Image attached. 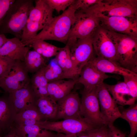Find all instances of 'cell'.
Returning a JSON list of instances; mask_svg holds the SVG:
<instances>
[{"mask_svg": "<svg viewBox=\"0 0 137 137\" xmlns=\"http://www.w3.org/2000/svg\"><path fill=\"white\" fill-rule=\"evenodd\" d=\"M76 11L73 3L61 14L53 17L34 39L25 45L29 46L32 42L39 40H54L66 45Z\"/></svg>", "mask_w": 137, "mask_h": 137, "instance_id": "cell-1", "label": "cell"}, {"mask_svg": "<svg viewBox=\"0 0 137 137\" xmlns=\"http://www.w3.org/2000/svg\"><path fill=\"white\" fill-rule=\"evenodd\" d=\"M33 0H15L0 26V33L10 34L21 40L30 13L34 7Z\"/></svg>", "mask_w": 137, "mask_h": 137, "instance_id": "cell-2", "label": "cell"}, {"mask_svg": "<svg viewBox=\"0 0 137 137\" xmlns=\"http://www.w3.org/2000/svg\"><path fill=\"white\" fill-rule=\"evenodd\" d=\"M106 30L116 46L118 64L137 73V38Z\"/></svg>", "mask_w": 137, "mask_h": 137, "instance_id": "cell-3", "label": "cell"}, {"mask_svg": "<svg viewBox=\"0 0 137 137\" xmlns=\"http://www.w3.org/2000/svg\"><path fill=\"white\" fill-rule=\"evenodd\" d=\"M99 27V18L95 12L89 8L77 10L66 45L70 48L78 39L92 36Z\"/></svg>", "mask_w": 137, "mask_h": 137, "instance_id": "cell-4", "label": "cell"}, {"mask_svg": "<svg viewBox=\"0 0 137 137\" xmlns=\"http://www.w3.org/2000/svg\"><path fill=\"white\" fill-rule=\"evenodd\" d=\"M108 16H123L137 19V0H100L89 8Z\"/></svg>", "mask_w": 137, "mask_h": 137, "instance_id": "cell-5", "label": "cell"}, {"mask_svg": "<svg viewBox=\"0 0 137 137\" xmlns=\"http://www.w3.org/2000/svg\"><path fill=\"white\" fill-rule=\"evenodd\" d=\"M36 124L46 130L67 135L86 132L96 128L82 117L58 121L45 120L38 122Z\"/></svg>", "mask_w": 137, "mask_h": 137, "instance_id": "cell-6", "label": "cell"}, {"mask_svg": "<svg viewBox=\"0 0 137 137\" xmlns=\"http://www.w3.org/2000/svg\"><path fill=\"white\" fill-rule=\"evenodd\" d=\"M28 72L23 62L16 60L8 74L0 78V88L9 94L30 82Z\"/></svg>", "mask_w": 137, "mask_h": 137, "instance_id": "cell-7", "label": "cell"}, {"mask_svg": "<svg viewBox=\"0 0 137 137\" xmlns=\"http://www.w3.org/2000/svg\"><path fill=\"white\" fill-rule=\"evenodd\" d=\"M99 26L109 31L137 38V19L123 16H108L96 13Z\"/></svg>", "mask_w": 137, "mask_h": 137, "instance_id": "cell-8", "label": "cell"}, {"mask_svg": "<svg viewBox=\"0 0 137 137\" xmlns=\"http://www.w3.org/2000/svg\"><path fill=\"white\" fill-rule=\"evenodd\" d=\"M95 89L89 91H83L80 111L81 116L97 127L105 125L100 110Z\"/></svg>", "mask_w": 137, "mask_h": 137, "instance_id": "cell-9", "label": "cell"}, {"mask_svg": "<svg viewBox=\"0 0 137 137\" xmlns=\"http://www.w3.org/2000/svg\"><path fill=\"white\" fill-rule=\"evenodd\" d=\"M92 38L95 56L106 59L118 64L116 46L107 31L99 27L94 32Z\"/></svg>", "mask_w": 137, "mask_h": 137, "instance_id": "cell-10", "label": "cell"}, {"mask_svg": "<svg viewBox=\"0 0 137 137\" xmlns=\"http://www.w3.org/2000/svg\"><path fill=\"white\" fill-rule=\"evenodd\" d=\"M95 91L105 125H113L114 121L121 116V113L117 104L110 94L104 82L95 89Z\"/></svg>", "mask_w": 137, "mask_h": 137, "instance_id": "cell-11", "label": "cell"}, {"mask_svg": "<svg viewBox=\"0 0 137 137\" xmlns=\"http://www.w3.org/2000/svg\"><path fill=\"white\" fill-rule=\"evenodd\" d=\"M70 49L71 59L79 75L83 67L95 55L92 36L78 39Z\"/></svg>", "mask_w": 137, "mask_h": 137, "instance_id": "cell-12", "label": "cell"}, {"mask_svg": "<svg viewBox=\"0 0 137 137\" xmlns=\"http://www.w3.org/2000/svg\"><path fill=\"white\" fill-rule=\"evenodd\" d=\"M57 102V111L54 120L82 117L81 114V100L77 92L71 91Z\"/></svg>", "mask_w": 137, "mask_h": 137, "instance_id": "cell-13", "label": "cell"}, {"mask_svg": "<svg viewBox=\"0 0 137 137\" xmlns=\"http://www.w3.org/2000/svg\"><path fill=\"white\" fill-rule=\"evenodd\" d=\"M106 73L98 70L89 61L82 68L78 79V83L82 84L83 91H89L94 90L109 78Z\"/></svg>", "mask_w": 137, "mask_h": 137, "instance_id": "cell-14", "label": "cell"}, {"mask_svg": "<svg viewBox=\"0 0 137 137\" xmlns=\"http://www.w3.org/2000/svg\"><path fill=\"white\" fill-rule=\"evenodd\" d=\"M9 98L17 114L25 110L35 107L39 98L35 94L30 83L9 94Z\"/></svg>", "mask_w": 137, "mask_h": 137, "instance_id": "cell-15", "label": "cell"}, {"mask_svg": "<svg viewBox=\"0 0 137 137\" xmlns=\"http://www.w3.org/2000/svg\"><path fill=\"white\" fill-rule=\"evenodd\" d=\"M35 1V6L31 11L28 20L42 30L53 18L54 10L45 0Z\"/></svg>", "mask_w": 137, "mask_h": 137, "instance_id": "cell-16", "label": "cell"}, {"mask_svg": "<svg viewBox=\"0 0 137 137\" xmlns=\"http://www.w3.org/2000/svg\"><path fill=\"white\" fill-rule=\"evenodd\" d=\"M31 47L26 46L20 39L16 37L8 39L0 48V56H6L15 60L24 62Z\"/></svg>", "mask_w": 137, "mask_h": 137, "instance_id": "cell-17", "label": "cell"}, {"mask_svg": "<svg viewBox=\"0 0 137 137\" xmlns=\"http://www.w3.org/2000/svg\"><path fill=\"white\" fill-rule=\"evenodd\" d=\"M55 59L61 69L65 79H78L79 74L72 61L70 49L67 45L60 48Z\"/></svg>", "mask_w": 137, "mask_h": 137, "instance_id": "cell-18", "label": "cell"}, {"mask_svg": "<svg viewBox=\"0 0 137 137\" xmlns=\"http://www.w3.org/2000/svg\"><path fill=\"white\" fill-rule=\"evenodd\" d=\"M77 83L78 79H62L49 82L47 86L49 96L57 102L72 91Z\"/></svg>", "mask_w": 137, "mask_h": 137, "instance_id": "cell-19", "label": "cell"}, {"mask_svg": "<svg viewBox=\"0 0 137 137\" xmlns=\"http://www.w3.org/2000/svg\"><path fill=\"white\" fill-rule=\"evenodd\" d=\"M90 61L98 70L106 74H114L123 76L137 75V73L124 68L112 61L102 57L95 56Z\"/></svg>", "mask_w": 137, "mask_h": 137, "instance_id": "cell-20", "label": "cell"}, {"mask_svg": "<svg viewBox=\"0 0 137 137\" xmlns=\"http://www.w3.org/2000/svg\"><path fill=\"white\" fill-rule=\"evenodd\" d=\"M16 114L9 97H0V128L3 132L13 126Z\"/></svg>", "mask_w": 137, "mask_h": 137, "instance_id": "cell-21", "label": "cell"}, {"mask_svg": "<svg viewBox=\"0 0 137 137\" xmlns=\"http://www.w3.org/2000/svg\"><path fill=\"white\" fill-rule=\"evenodd\" d=\"M107 90L112 95L117 104L122 106L131 105L135 100L130 95L124 82L119 81L115 84L109 85L105 83Z\"/></svg>", "mask_w": 137, "mask_h": 137, "instance_id": "cell-22", "label": "cell"}, {"mask_svg": "<svg viewBox=\"0 0 137 137\" xmlns=\"http://www.w3.org/2000/svg\"><path fill=\"white\" fill-rule=\"evenodd\" d=\"M35 107L44 121L54 120L57 111V104L49 96L39 98Z\"/></svg>", "mask_w": 137, "mask_h": 137, "instance_id": "cell-23", "label": "cell"}, {"mask_svg": "<svg viewBox=\"0 0 137 137\" xmlns=\"http://www.w3.org/2000/svg\"><path fill=\"white\" fill-rule=\"evenodd\" d=\"M14 131L23 137H57L56 132L43 128L35 124L30 126L15 125Z\"/></svg>", "mask_w": 137, "mask_h": 137, "instance_id": "cell-24", "label": "cell"}, {"mask_svg": "<svg viewBox=\"0 0 137 137\" xmlns=\"http://www.w3.org/2000/svg\"><path fill=\"white\" fill-rule=\"evenodd\" d=\"M44 121L35 107L17 114L14 123L16 125L30 126L35 125L38 122Z\"/></svg>", "mask_w": 137, "mask_h": 137, "instance_id": "cell-25", "label": "cell"}, {"mask_svg": "<svg viewBox=\"0 0 137 137\" xmlns=\"http://www.w3.org/2000/svg\"><path fill=\"white\" fill-rule=\"evenodd\" d=\"M43 68L35 73L30 81L33 90L38 98L49 96L47 91L48 82L44 75Z\"/></svg>", "mask_w": 137, "mask_h": 137, "instance_id": "cell-26", "label": "cell"}, {"mask_svg": "<svg viewBox=\"0 0 137 137\" xmlns=\"http://www.w3.org/2000/svg\"><path fill=\"white\" fill-rule=\"evenodd\" d=\"M28 72L36 73L44 67L46 59L35 50H29L24 61Z\"/></svg>", "mask_w": 137, "mask_h": 137, "instance_id": "cell-27", "label": "cell"}, {"mask_svg": "<svg viewBox=\"0 0 137 137\" xmlns=\"http://www.w3.org/2000/svg\"><path fill=\"white\" fill-rule=\"evenodd\" d=\"M29 46L46 59L55 56L61 48L41 40L34 41Z\"/></svg>", "mask_w": 137, "mask_h": 137, "instance_id": "cell-28", "label": "cell"}, {"mask_svg": "<svg viewBox=\"0 0 137 137\" xmlns=\"http://www.w3.org/2000/svg\"><path fill=\"white\" fill-rule=\"evenodd\" d=\"M121 113V118L128 123L130 131L128 137H135L137 132V104L130 105L128 108L124 109Z\"/></svg>", "mask_w": 137, "mask_h": 137, "instance_id": "cell-29", "label": "cell"}, {"mask_svg": "<svg viewBox=\"0 0 137 137\" xmlns=\"http://www.w3.org/2000/svg\"><path fill=\"white\" fill-rule=\"evenodd\" d=\"M43 68L44 75L48 82L65 79L61 69L55 59Z\"/></svg>", "mask_w": 137, "mask_h": 137, "instance_id": "cell-30", "label": "cell"}, {"mask_svg": "<svg viewBox=\"0 0 137 137\" xmlns=\"http://www.w3.org/2000/svg\"><path fill=\"white\" fill-rule=\"evenodd\" d=\"M16 61L6 56H0V78L8 74Z\"/></svg>", "mask_w": 137, "mask_h": 137, "instance_id": "cell-31", "label": "cell"}, {"mask_svg": "<svg viewBox=\"0 0 137 137\" xmlns=\"http://www.w3.org/2000/svg\"><path fill=\"white\" fill-rule=\"evenodd\" d=\"M46 2L54 10L59 13L65 11L72 5L75 0H45Z\"/></svg>", "mask_w": 137, "mask_h": 137, "instance_id": "cell-32", "label": "cell"}, {"mask_svg": "<svg viewBox=\"0 0 137 137\" xmlns=\"http://www.w3.org/2000/svg\"><path fill=\"white\" fill-rule=\"evenodd\" d=\"M131 96L136 101L137 98V75L123 76Z\"/></svg>", "mask_w": 137, "mask_h": 137, "instance_id": "cell-33", "label": "cell"}, {"mask_svg": "<svg viewBox=\"0 0 137 137\" xmlns=\"http://www.w3.org/2000/svg\"><path fill=\"white\" fill-rule=\"evenodd\" d=\"M86 132L91 137H108L106 125L94 128Z\"/></svg>", "mask_w": 137, "mask_h": 137, "instance_id": "cell-34", "label": "cell"}, {"mask_svg": "<svg viewBox=\"0 0 137 137\" xmlns=\"http://www.w3.org/2000/svg\"><path fill=\"white\" fill-rule=\"evenodd\" d=\"M100 0H75L73 4L77 10L87 9L98 3Z\"/></svg>", "mask_w": 137, "mask_h": 137, "instance_id": "cell-35", "label": "cell"}, {"mask_svg": "<svg viewBox=\"0 0 137 137\" xmlns=\"http://www.w3.org/2000/svg\"><path fill=\"white\" fill-rule=\"evenodd\" d=\"M15 0H0V26L8 10Z\"/></svg>", "mask_w": 137, "mask_h": 137, "instance_id": "cell-36", "label": "cell"}, {"mask_svg": "<svg viewBox=\"0 0 137 137\" xmlns=\"http://www.w3.org/2000/svg\"><path fill=\"white\" fill-rule=\"evenodd\" d=\"M107 126L108 137H126L125 133L115 127L113 124Z\"/></svg>", "mask_w": 137, "mask_h": 137, "instance_id": "cell-37", "label": "cell"}, {"mask_svg": "<svg viewBox=\"0 0 137 137\" xmlns=\"http://www.w3.org/2000/svg\"><path fill=\"white\" fill-rule=\"evenodd\" d=\"M58 133L57 137H91L86 132H83L78 134L67 135L62 133Z\"/></svg>", "mask_w": 137, "mask_h": 137, "instance_id": "cell-38", "label": "cell"}, {"mask_svg": "<svg viewBox=\"0 0 137 137\" xmlns=\"http://www.w3.org/2000/svg\"><path fill=\"white\" fill-rule=\"evenodd\" d=\"M3 137H23L18 134L12 128L8 133Z\"/></svg>", "mask_w": 137, "mask_h": 137, "instance_id": "cell-39", "label": "cell"}, {"mask_svg": "<svg viewBox=\"0 0 137 137\" xmlns=\"http://www.w3.org/2000/svg\"><path fill=\"white\" fill-rule=\"evenodd\" d=\"M7 38L4 34L0 33V48L7 41Z\"/></svg>", "mask_w": 137, "mask_h": 137, "instance_id": "cell-40", "label": "cell"}, {"mask_svg": "<svg viewBox=\"0 0 137 137\" xmlns=\"http://www.w3.org/2000/svg\"><path fill=\"white\" fill-rule=\"evenodd\" d=\"M3 132L2 129L0 128V137H3L2 136V133Z\"/></svg>", "mask_w": 137, "mask_h": 137, "instance_id": "cell-41", "label": "cell"}, {"mask_svg": "<svg viewBox=\"0 0 137 137\" xmlns=\"http://www.w3.org/2000/svg\"><path fill=\"white\" fill-rule=\"evenodd\" d=\"M0 92H1V91H0Z\"/></svg>", "mask_w": 137, "mask_h": 137, "instance_id": "cell-42", "label": "cell"}]
</instances>
